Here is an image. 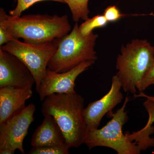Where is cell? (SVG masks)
Masks as SVG:
<instances>
[{
    "mask_svg": "<svg viewBox=\"0 0 154 154\" xmlns=\"http://www.w3.org/2000/svg\"><path fill=\"white\" fill-rule=\"evenodd\" d=\"M98 36L93 32L83 36L75 22L70 33L60 39L57 50L50 60L48 68L56 72H64L82 63L96 61L98 57L95 46Z\"/></svg>",
    "mask_w": 154,
    "mask_h": 154,
    "instance_id": "cell-4",
    "label": "cell"
},
{
    "mask_svg": "<svg viewBox=\"0 0 154 154\" xmlns=\"http://www.w3.org/2000/svg\"><path fill=\"white\" fill-rule=\"evenodd\" d=\"M36 110L35 105L30 103L0 125V149H8L15 151L18 149L25 154L23 142L30 124L34 121Z\"/></svg>",
    "mask_w": 154,
    "mask_h": 154,
    "instance_id": "cell-7",
    "label": "cell"
},
{
    "mask_svg": "<svg viewBox=\"0 0 154 154\" xmlns=\"http://www.w3.org/2000/svg\"><path fill=\"white\" fill-rule=\"evenodd\" d=\"M103 15L108 22H116L122 17L127 16L125 14H121L118 8L116 6H110L105 9Z\"/></svg>",
    "mask_w": 154,
    "mask_h": 154,
    "instance_id": "cell-18",
    "label": "cell"
},
{
    "mask_svg": "<svg viewBox=\"0 0 154 154\" xmlns=\"http://www.w3.org/2000/svg\"><path fill=\"white\" fill-rule=\"evenodd\" d=\"M130 97L127 96L122 107L115 113L108 112L111 119L100 129L88 131L85 143L89 149L97 146L109 148L118 154H139L141 151L135 143L130 141L122 132V127L128 121L127 104Z\"/></svg>",
    "mask_w": 154,
    "mask_h": 154,
    "instance_id": "cell-5",
    "label": "cell"
},
{
    "mask_svg": "<svg viewBox=\"0 0 154 154\" xmlns=\"http://www.w3.org/2000/svg\"><path fill=\"white\" fill-rule=\"evenodd\" d=\"M95 61H88L82 63L69 71L59 73L47 68L46 75L40 83L38 93L40 101L53 94L75 93V82L81 74L92 66Z\"/></svg>",
    "mask_w": 154,
    "mask_h": 154,
    "instance_id": "cell-8",
    "label": "cell"
},
{
    "mask_svg": "<svg viewBox=\"0 0 154 154\" xmlns=\"http://www.w3.org/2000/svg\"><path fill=\"white\" fill-rule=\"evenodd\" d=\"M33 95L32 88H0V125L25 108L27 100Z\"/></svg>",
    "mask_w": 154,
    "mask_h": 154,
    "instance_id": "cell-11",
    "label": "cell"
},
{
    "mask_svg": "<svg viewBox=\"0 0 154 154\" xmlns=\"http://www.w3.org/2000/svg\"><path fill=\"white\" fill-rule=\"evenodd\" d=\"M0 26L13 38H23L24 42L40 44L63 38L72 30L67 15L28 14L20 17L8 15L0 9Z\"/></svg>",
    "mask_w": 154,
    "mask_h": 154,
    "instance_id": "cell-1",
    "label": "cell"
},
{
    "mask_svg": "<svg viewBox=\"0 0 154 154\" xmlns=\"http://www.w3.org/2000/svg\"><path fill=\"white\" fill-rule=\"evenodd\" d=\"M154 85V62L152 67L145 76L141 85L140 92H143L149 86Z\"/></svg>",
    "mask_w": 154,
    "mask_h": 154,
    "instance_id": "cell-19",
    "label": "cell"
},
{
    "mask_svg": "<svg viewBox=\"0 0 154 154\" xmlns=\"http://www.w3.org/2000/svg\"><path fill=\"white\" fill-rule=\"evenodd\" d=\"M60 39L33 44L14 38L0 49L14 54L27 66L35 79L36 92L46 75L48 63L57 50Z\"/></svg>",
    "mask_w": 154,
    "mask_h": 154,
    "instance_id": "cell-6",
    "label": "cell"
},
{
    "mask_svg": "<svg viewBox=\"0 0 154 154\" xmlns=\"http://www.w3.org/2000/svg\"><path fill=\"white\" fill-rule=\"evenodd\" d=\"M134 97L135 98H138V97H143L145 98L146 99H149L151 101H153L154 102V96H149L146 95L143 92H140L139 94H134Z\"/></svg>",
    "mask_w": 154,
    "mask_h": 154,
    "instance_id": "cell-22",
    "label": "cell"
},
{
    "mask_svg": "<svg viewBox=\"0 0 154 154\" xmlns=\"http://www.w3.org/2000/svg\"><path fill=\"white\" fill-rule=\"evenodd\" d=\"M154 62V47L146 39H133L122 45L116 59V75L125 92L136 94Z\"/></svg>",
    "mask_w": 154,
    "mask_h": 154,
    "instance_id": "cell-3",
    "label": "cell"
},
{
    "mask_svg": "<svg viewBox=\"0 0 154 154\" xmlns=\"http://www.w3.org/2000/svg\"><path fill=\"white\" fill-rule=\"evenodd\" d=\"M70 146L65 143L59 145L33 147L30 149L29 154H68Z\"/></svg>",
    "mask_w": 154,
    "mask_h": 154,
    "instance_id": "cell-16",
    "label": "cell"
},
{
    "mask_svg": "<svg viewBox=\"0 0 154 154\" xmlns=\"http://www.w3.org/2000/svg\"><path fill=\"white\" fill-rule=\"evenodd\" d=\"M121 82L116 75L112 78L110 91L101 99L89 103L84 109V115L88 131L99 128L102 119L107 113L121 103L123 99Z\"/></svg>",
    "mask_w": 154,
    "mask_h": 154,
    "instance_id": "cell-10",
    "label": "cell"
},
{
    "mask_svg": "<svg viewBox=\"0 0 154 154\" xmlns=\"http://www.w3.org/2000/svg\"><path fill=\"white\" fill-rule=\"evenodd\" d=\"M34 83L32 73L20 59L0 49V88H32Z\"/></svg>",
    "mask_w": 154,
    "mask_h": 154,
    "instance_id": "cell-9",
    "label": "cell"
},
{
    "mask_svg": "<svg viewBox=\"0 0 154 154\" xmlns=\"http://www.w3.org/2000/svg\"><path fill=\"white\" fill-rule=\"evenodd\" d=\"M68 5L73 20L78 22L80 19L85 21L89 19L90 11L88 8L89 0H63Z\"/></svg>",
    "mask_w": 154,
    "mask_h": 154,
    "instance_id": "cell-14",
    "label": "cell"
},
{
    "mask_svg": "<svg viewBox=\"0 0 154 154\" xmlns=\"http://www.w3.org/2000/svg\"><path fill=\"white\" fill-rule=\"evenodd\" d=\"M15 151L11 149H0V154H14L15 153Z\"/></svg>",
    "mask_w": 154,
    "mask_h": 154,
    "instance_id": "cell-23",
    "label": "cell"
},
{
    "mask_svg": "<svg viewBox=\"0 0 154 154\" xmlns=\"http://www.w3.org/2000/svg\"><path fill=\"white\" fill-rule=\"evenodd\" d=\"M44 116L42 123L35 130L32 135V147L57 146L66 142L62 131L53 116L51 115Z\"/></svg>",
    "mask_w": 154,
    "mask_h": 154,
    "instance_id": "cell-12",
    "label": "cell"
},
{
    "mask_svg": "<svg viewBox=\"0 0 154 154\" xmlns=\"http://www.w3.org/2000/svg\"><path fill=\"white\" fill-rule=\"evenodd\" d=\"M14 38L5 28L0 26V46L8 43Z\"/></svg>",
    "mask_w": 154,
    "mask_h": 154,
    "instance_id": "cell-21",
    "label": "cell"
},
{
    "mask_svg": "<svg viewBox=\"0 0 154 154\" xmlns=\"http://www.w3.org/2000/svg\"><path fill=\"white\" fill-rule=\"evenodd\" d=\"M154 133V126L146 124L142 129L132 134L127 131L125 134L130 141L134 143L141 150L145 151L154 146V138L150 136Z\"/></svg>",
    "mask_w": 154,
    "mask_h": 154,
    "instance_id": "cell-13",
    "label": "cell"
},
{
    "mask_svg": "<svg viewBox=\"0 0 154 154\" xmlns=\"http://www.w3.org/2000/svg\"><path fill=\"white\" fill-rule=\"evenodd\" d=\"M108 22L103 14H99L85 21L79 26V30L83 36H87L92 33L94 29L105 27Z\"/></svg>",
    "mask_w": 154,
    "mask_h": 154,
    "instance_id": "cell-15",
    "label": "cell"
},
{
    "mask_svg": "<svg viewBox=\"0 0 154 154\" xmlns=\"http://www.w3.org/2000/svg\"><path fill=\"white\" fill-rule=\"evenodd\" d=\"M143 106L149 114L147 123L152 125L154 122V102L147 99L144 102Z\"/></svg>",
    "mask_w": 154,
    "mask_h": 154,
    "instance_id": "cell-20",
    "label": "cell"
},
{
    "mask_svg": "<svg viewBox=\"0 0 154 154\" xmlns=\"http://www.w3.org/2000/svg\"><path fill=\"white\" fill-rule=\"evenodd\" d=\"M53 1L64 3L63 0H17V5L14 10L9 11V14L15 17H21L22 13L31 6L38 2L42 1Z\"/></svg>",
    "mask_w": 154,
    "mask_h": 154,
    "instance_id": "cell-17",
    "label": "cell"
},
{
    "mask_svg": "<svg viewBox=\"0 0 154 154\" xmlns=\"http://www.w3.org/2000/svg\"><path fill=\"white\" fill-rule=\"evenodd\" d=\"M84 98L75 92L51 94L42 104V115L53 116L70 147H79L85 143L88 128L84 117Z\"/></svg>",
    "mask_w": 154,
    "mask_h": 154,
    "instance_id": "cell-2",
    "label": "cell"
}]
</instances>
